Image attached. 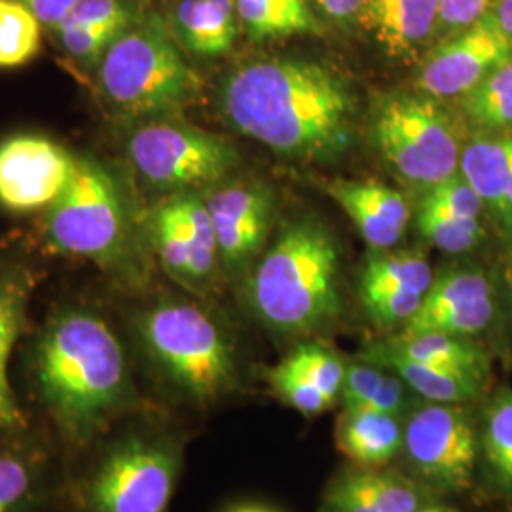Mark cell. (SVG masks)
Instances as JSON below:
<instances>
[{
	"label": "cell",
	"mask_w": 512,
	"mask_h": 512,
	"mask_svg": "<svg viewBox=\"0 0 512 512\" xmlns=\"http://www.w3.org/2000/svg\"><path fill=\"white\" fill-rule=\"evenodd\" d=\"M29 382L44 416L74 448L105 439L139 404L122 340L84 306L48 317L31 348Z\"/></svg>",
	"instance_id": "1"
},
{
	"label": "cell",
	"mask_w": 512,
	"mask_h": 512,
	"mask_svg": "<svg viewBox=\"0 0 512 512\" xmlns=\"http://www.w3.org/2000/svg\"><path fill=\"white\" fill-rule=\"evenodd\" d=\"M220 112L241 135L296 158H327L348 145L355 99L329 67L268 59L239 67L220 86Z\"/></svg>",
	"instance_id": "2"
},
{
	"label": "cell",
	"mask_w": 512,
	"mask_h": 512,
	"mask_svg": "<svg viewBox=\"0 0 512 512\" xmlns=\"http://www.w3.org/2000/svg\"><path fill=\"white\" fill-rule=\"evenodd\" d=\"M251 302L272 329L306 334L340 313L338 249L315 220L289 224L251 279Z\"/></svg>",
	"instance_id": "3"
},
{
	"label": "cell",
	"mask_w": 512,
	"mask_h": 512,
	"mask_svg": "<svg viewBox=\"0 0 512 512\" xmlns=\"http://www.w3.org/2000/svg\"><path fill=\"white\" fill-rule=\"evenodd\" d=\"M93 78L105 110L129 122L183 109L202 86L169 25L148 12L110 46Z\"/></svg>",
	"instance_id": "4"
},
{
	"label": "cell",
	"mask_w": 512,
	"mask_h": 512,
	"mask_svg": "<svg viewBox=\"0 0 512 512\" xmlns=\"http://www.w3.org/2000/svg\"><path fill=\"white\" fill-rule=\"evenodd\" d=\"M137 334L152 365L190 403L209 408L236 389L232 346L200 306L179 300L154 304L139 315Z\"/></svg>",
	"instance_id": "5"
},
{
	"label": "cell",
	"mask_w": 512,
	"mask_h": 512,
	"mask_svg": "<svg viewBox=\"0 0 512 512\" xmlns=\"http://www.w3.org/2000/svg\"><path fill=\"white\" fill-rule=\"evenodd\" d=\"M46 211L44 241L55 255L90 260L118 277L131 274L128 200L107 165L90 156L76 158L71 181Z\"/></svg>",
	"instance_id": "6"
},
{
	"label": "cell",
	"mask_w": 512,
	"mask_h": 512,
	"mask_svg": "<svg viewBox=\"0 0 512 512\" xmlns=\"http://www.w3.org/2000/svg\"><path fill=\"white\" fill-rule=\"evenodd\" d=\"M97 444L78 480L82 512H167L181 469V452L171 440L128 431Z\"/></svg>",
	"instance_id": "7"
},
{
	"label": "cell",
	"mask_w": 512,
	"mask_h": 512,
	"mask_svg": "<svg viewBox=\"0 0 512 512\" xmlns=\"http://www.w3.org/2000/svg\"><path fill=\"white\" fill-rule=\"evenodd\" d=\"M374 143L404 181L433 188L458 171L461 152L450 116L427 95L397 93L374 112Z\"/></svg>",
	"instance_id": "8"
},
{
	"label": "cell",
	"mask_w": 512,
	"mask_h": 512,
	"mask_svg": "<svg viewBox=\"0 0 512 512\" xmlns=\"http://www.w3.org/2000/svg\"><path fill=\"white\" fill-rule=\"evenodd\" d=\"M128 158L145 183L179 194L219 184L238 164V152L224 139L165 120L145 122L129 135Z\"/></svg>",
	"instance_id": "9"
},
{
	"label": "cell",
	"mask_w": 512,
	"mask_h": 512,
	"mask_svg": "<svg viewBox=\"0 0 512 512\" xmlns=\"http://www.w3.org/2000/svg\"><path fill=\"white\" fill-rule=\"evenodd\" d=\"M403 454L429 488L467 490L475 475L478 437L465 404L421 401L404 418Z\"/></svg>",
	"instance_id": "10"
},
{
	"label": "cell",
	"mask_w": 512,
	"mask_h": 512,
	"mask_svg": "<svg viewBox=\"0 0 512 512\" xmlns=\"http://www.w3.org/2000/svg\"><path fill=\"white\" fill-rule=\"evenodd\" d=\"M74 167L76 156L44 135L19 133L0 141V207L12 213L52 207Z\"/></svg>",
	"instance_id": "11"
},
{
	"label": "cell",
	"mask_w": 512,
	"mask_h": 512,
	"mask_svg": "<svg viewBox=\"0 0 512 512\" xmlns=\"http://www.w3.org/2000/svg\"><path fill=\"white\" fill-rule=\"evenodd\" d=\"M512 57V40L486 16L437 46L421 67L418 86L431 97L465 95Z\"/></svg>",
	"instance_id": "12"
},
{
	"label": "cell",
	"mask_w": 512,
	"mask_h": 512,
	"mask_svg": "<svg viewBox=\"0 0 512 512\" xmlns=\"http://www.w3.org/2000/svg\"><path fill=\"white\" fill-rule=\"evenodd\" d=\"M143 14L137 0H76L50 35L76 71L93 74L110 46Z\"/></svg>",
	"instance_id": "13"
},
{
	"label": "cell",
	"mask_w": 512,
	"mask_h": 512,
	"mask_svg": "<svg viewBox=\"0 0 512 512\" xmlns=\"http://www.w3.org/2000/svg\"><path fill=\"white\" fill-rule=\"evenodd\" d=\"M205 200L215 228L220 262L243 268L258 253L270 224V196L253 184L220 186Z\"/></svg>",
	"instance_id": "14"
},
{
	"label": "cell",
	"mask_w": 512,
	"mask_h": 512,
	"mask_svg": "<svg viewBox=\"0 0 512 512\" xmlns=\"http://www.w3.org/2000/svg\"><path fill=\"white\" fill-rule=\"evenodd\" d=\"M35 277L19 266H0V442L23 437L29 420L10 384V359L27 325Z\"/></svg>",
	"instance_id": "15"
},
{
	"label": "cell",
	"mask_w": 512,
	"mask_h": 512,
	"mask_svg": "<svg viewBox=\"0 0 512 512\" xmlns=\"http://www.w3.org/2000/svg\"><path fill=\"white\" fill-rule=\"evenodd\" d=\"M327 192L370 247L387 249L403 238L408 205L395 188L380 181H334L327 184Z\"/></svg>",
	"instance_id": "16"
},
{
	"label": "cell",
	"mask_w": 512,
	"mask_h": 512,
	"mask_svg": "<svg viewBox=\"0 0 512 512\" xmlns=\"http://www.w3.org/2000/svg\"><path fill=\"white\" fill-rule=\"evenodd\" d=\"M357 21L387 54L403 57L437 31L439 0H366Z\"/></svg>",
	"instance_id": "17"
},
{
	"label": "cell",
	"mask_w": 512,
	"mask_h": 512,
	"mask_svg": "<svg viewBox=\"0 0 512 512\" xmlns=\"http://www.w3.org/2000/svg\"><path fill=\"white\" fill-rule=\"evenodd\" d=\"M167 25L179 46L202 57L228 54L241 29L234 0H179Z\"/></svg>",
	"instance_id": "18"
},
{
	"label": "cell",
	"mask_w": 512,
	"mask_h": 512,
	"mask_svg": "<svg viewBox=\"0 0 512 512\" xmlns=\"http://www.w3.org/2000/svg\"><path fill=\"white\" fill-rule=\"evenodd\" d=\"M404 418L365 410L344 408L336 427L338 450L357 469H384L403 452Z\"/></svg>",
	"instance_id": "19"
},
{
	"label": "cell",
	"mask_w": 512,
	"mask_h": 512,
	"mask_svg": "<svg viewBox=\"0 0 512 512\" xmlns=\"http://www.w3.org/2000/svg\"><path fill=\"white\" fill-rule=\"evenodd\" d=\"M366 363L384 366L401 376L421 401L440 404L473 403L482 393V376L450 370L440 366L425 365L408 359L391 344H384L365 353Z\"/></svg>",
	"instance_id": "20"
},
{
	"label": "cell",
	"mask_w": 512,
	"mask_h": 512,
	"mask_svg": "<svg viewBox=\"0 0 512 512\" xmlns=\"http://www.w3.org/2000/svg\"><path fill=\"white\" fill-rule=\"evenodd\" d=\"M23 437L0 442V512H35L44 497L48 463Z\"/></svg>",
	"instance_id": "21"
},
{
	"label": "cell",
	"mask_w": 512,
	"mask_h": 512,
	"mask_svg": "<svg viewBox=\"0 0 512 512\" xmlns=\"http://www.w3.org/2000/svg\"><path fill=\"white\" fill-rule=\"evenodd\" d=\"M459 171L499 217L512 181V133L473 141L461 152Z\"/></svg>",
	"instance_id": "22"
},
{
	"label": "cell",
	"mask_w": 512,
	"mask_h": 512,
	"mask_svg": "<svg viewBox=\"0 0 512 512\" xmlns=\"http://www.w3.org/2000/svg\"><path fill=\"white\" fill-rule=\"evenodd\" d=\"M239 23L249 37H291L319 33V23L306 0H234Z\"/></svg>",
	"instance_id": "23"
},
{
	"label": "cell",
	"mask_w": 512,
	"mask_h": 512,
	"mask_svg": "<svg viewBox=\"0 0 512 512\" xmlns=\"http://www.w3.org/2000/svg\"><path fill=\"white\" fill-rule=\"evenodd\" d=\"M344 475L376 511L418 512L435 503V494L427 484L414 482L401 473L384 469H357Z\"/></svg>",
	"instance_id": "24"
},
{
	"label": "cell",
	"mask_w": 512,
	"mask_h": 512,
	"mask_svg": "<svg viewBox=\"0 0 512 512\" xmlns=\"http://www.w3.org/2000/svg\"><path fill=\"white\" fill-rule=\"evenodd\" d=\"M391 346L418 363L471 372L482 378L486 374V357L467 336L425 332L408 338L399 336Z\"/></svg>",
	"instance_id": "25"
},
{
	"label": "cell",
	"mask_w": 512,
	"mask_h": 512,
	"mask_svg": "<svg viewBox=\"0 0 512 512\" xmlns=\"http://www.w3.org/2000/svg\"><path fill=\"white\" fill-rule=\"evenodd\" d=\"M482 452L495 482L512 492V389L495 393L484 410Z\"/></svg>",
	"instance_id": "26"
},
{
	"label": "cell",
	"mask_w": 512,
	"mask_h": 512,
	"mask_svg": "<svg viewBox=\"0 0 512 512\" xmlns=\"http://www.w3.org/2000/svg\"><path fill=\"white\" fill-rule=\"evenodd\" d=\"M44 27L16 0H0V69H14L37 57Z\"/></svg>",
	"instance_id": "27"
},
{
	"label": "cell",
	"mask_w": 512,
	"mask_h": 512,
	"mask_svg": "<svg viewBox=\"0 0 512 512\" xmlns=\"http://www.w3.org/2000/svg\"><path fill=\"white\" fill-rule=\"evenodd\" d=\"M463 107L484 128L512 124V57L488 74L476 88L463 95Z\"/></svg>",
	"instance_id": "28"
},
{
	"label": "cell",
	"mask_w": 512,
	"mask_h": 512,
	"mask_svg": "<svg viewBox=\"0 0 512 512\" xmlns=\"http://www.w3.org/2000/svg\"><path fill=\"white\" fill-rule=\"evenodd\" d=\"M152 238L167 274L194 289V253L171 202L162 203L152 217Z\"/></svg>",
	"instance_id": "29"
},
{
	"label": "cell",
	"mask_w": 512,
	"mask_h": 512,
	"mask_svg": "<svg viewBox=\"0 0 512 512\" xmlns=\"http://www.w3.org/2000/svg\"><path fill=\"white\" fill-rule=\"evenodd\" d=\"M433 279L429 262L421 256L380 255L366 264L361 289H406L425 294Z\"/></svg>",
	"instance_id": "30"
},
{
	"label": "cell",
	"mask_w": 512,
	"mask_h": 512,
	"mask_svg": "<svg viewBox=\"0 0 512 512\" xmlns=\"http://www.w3.org/2000/svg\"><path fill=\"white\" fill-rule=\"evenodd\" d=\"M492 285L486 275L473 270H452L433 279L427 293L423 294L420 310L410 319L429 317L440 311L452 310L475 300L490 298Z\"/></svg>",
	"instance_id": "31"
},
{
	"label": "cell",
	"mask_w": 512,
	"mask_h": 512,
	"mask_svg": "<svg viewBox=\"0 0 512 512\" xmlns=\"http://www.w3.org/2000/svg\"><path fill=\"white\" fill-rule=\"evenodd\" d=\"M494 296L475 300L452 310L440 311L421 319H408L403 325V338L425 332H440L452 336H473L490 325L494 319Z\"/></svg>",
	"instance_id": "32"
},
{
	"label": "cell",
	"mask_w": 512,
	"mask_h": 512,
	"mask_svg": "<svg viewBox=\"0 0 512 512\" xmlns=\"http://www.w3.org/2000/svg\"><path fill=\"white\" fill-rule=\"evenodd\" d=\"M418 228L423 238L431 241L440 251L452 255L473 249L484 234L478 219L429 209L423 205L418 215Z\"/></svg>",
	"instance_id": "33"
},
{
	"label": "cell",
	"mask_w": 512,
	"mask_h": 512,
	"mask_svg": "<svg viewBox=\"0 0 512 512\" xmlns=\"http://www.w3.org/2000/svg\"><path fill=\"white\" fill-rule=\"evenodd\" d=\"M285 361L304 374L311 384L317 385L334 403L340 399L346 365L332 351L317 344H304L294 349Z\"/></svg>",
	"instance_id": "34"
},
{
	"label": "cell",
	"mask_w": 512,
	"mask_h": 512,
	"mask_svg": "<svg viewBox=\"0 0 512 512\" xmlns=\"http://www.w3.org/2000/svg\"><path fill=\"white\" fill-rule=\"evenodd\" d=\"M270 382L283 403L298 410L302 416H319L336 404L287 361L270 372Z\"/></svg>",
	"instance_id": "35"
},
{
	"label": "cell",
	"mask_w": 512,
	"mask_h": 512,
	"mask_svg": "<svg viewBox=\"0 0 512 512\" xmlns=\"http://www.w3.org/2000/svg\"><path fill=\"white\" fill-rule=\"evenodd\" d=\"M361 300L378 325H404L420 310L423 294L406 289H361Z\"/></svg>",
	"instance_id": "36"
},
{
	"label": "cell",
	"mask_w": 512,
	"mask_h": 512,
	"mask_svg": "<svg viewBox=\"0 0 512 512\" xmlns=\"http://www.w3.org/2000/svg\"><path fill=\"white\" fill-rule=\"evenodd\" d=\"M429 190L431 192L421 203L423 207H429V209H439V211L454 213L461 217L478 219V215L484 207L482 198L476 194L475 188L463 179L461 173L459 175L456 173L454 177L442 181Z\"/></svg>",
	"instance_id": "37"
},
{
	"label": "cell",
	"mask_w": 512,
	"mask_h": 512,
	"mask_svg": "<svg viewBox=\"0 0 512 512\" xmlns=\"http://www.w3.org/2000/svg\"><path fill=\"white\" fill-rule=\"evenodd\" d=\"M495 0H439L437 31L450 37L473 27L492 14Z\"/></svg>",
	"instance_id": "38"
},
{
	"label": "cell",
	"mask_w": 512,
	"mask_h": 512,
	"mask_svg": "<svg viewBox=\"0 0 512 512\" xmlns=\"http://www.w3.org/2000/svg\"><path fill=\"white\" fill-rule=\"evenodd\" d=\"M384 366L372 363H353L346 366V378L342 385L340 399L344 408H361L365 406L384 380Z\"/></svg>",
	"instance_id": "39"
},
{
	"label": "cell",
	"mask_w": 512,
	"mask_h": 512,
	"mask_svg": "<svg viewBox=\"0 0 512 512\" xmlns=\"http://www.w3.org/2000/svg\"><path fill=\"white\" fill-rule=\"evenodd\" d=\"M325 512H380L376 511L363 495L359 494L346 475L338 476L330 484L329 492L325 495Z\"/></svg>",
	"instance_id": "40"
},
{
	"label": "cell",
	"mask_w": 512,
	"mask_h": 512,
	"mask_svg": "<svg viewBox=\"0 0 512 512\" xmlns=\"http://www.w3.org/2000/svg\"><path fill=\"white\" fill-rule=\"evenodd\" d=\"M21 6H25L40 25L50 31L61 19L67 16V12L74 6L76 0H16Z\"/></svg>",
	"instance_id": "41"
},
{
	"label": "cell",
	"mask_w": 512,
	"mask_h": 512,
	"mask_svg": "<svg viewBox=\"0 0 512 512\" xmlns=\"http://www.w3.org/2000/svg\"><path fill=\"white\" fill-rule=\"evenodd\" d=\"M313 2L327 18L348 21V19H357L366 0H313Z\"/></svg>",
	"instance_id": "42"
},
{
	"label": "cell",
	"mask_w": 512,
	"mask_h": 512,
	"mask_svg": "<svg viewBox=\"0 0 512 512\" xmlns=\"http://www.w3.org/2000/svg\"><path fill=\"white\" fill-rule=\"evenodd\" d=\"M492 18L499 29L512 40V0H495Z\"/></svg>",
	"instance_id": "43"
},
{
	"label": "cell",
	"mask_w": 512,
	"mask_h": 512,
	"mask_svg": "<svg viewBox=\"0 0 512 512\" xmlns=\"http://www.w3.org/2000/svg\"><path fill=\"white\" fill-rule=\"evenodd\" d=\"M499 219L505 224H512V181L507 188V194H505V200H503V207H501V213H499Z\"/></svg>",
	"instance_id": "44"
},
{
	"label": "cell",
	"mask_w": 512,
	"mask_h": 512,
	"mask_svg": "<svg viewBox=\"0 0 512 512\" xmlns=\"http://www.w3.org/2000/svg\"><path fill=\"white\" fill-rule=\"evenodd\" d=\"M228 512H275L272 509H268V507H262V505H239V507H234V509H230Z\"/></svg>",
	"instance_id": "45"
}]
</instances>
